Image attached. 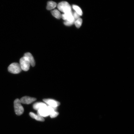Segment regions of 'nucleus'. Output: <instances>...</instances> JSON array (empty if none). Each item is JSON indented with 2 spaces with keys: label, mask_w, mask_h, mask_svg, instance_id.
<instances>
[{
  "label": "nucleus",
  "mask_w": 134,
  "mask_h": 134,
  "mask_svg": "<svg viewBox=\"0 0 134 134\" xmlns=\"http://www.w3.org/2000/svg\"><path fill=\"white\" fill-rule=\"evenodd\" d=\"M58 8L59 11L64 13L71 11V6L66 2L63 1L59 3L58 5Z\"/></svg>",
  "instance_id": "obj_1"
},
{
  "label": "nucleus",
  "mask_w": 134,
  "mask_h": 134,
  "mask_svg": "<svg viewBox=\"0 0 134 134\" xmlns=\"http://www.w3.org/2000/svg\"><path fill=\"white\" fill-rule=\"evenodd\" d=\"M14 108L15 113L16 115H20L24 113V109L21 105L20 100L16 99L14 101Z\"/></svg>",
  "instance_id": "obj_2"
},
{
  "label": "nucleus",
  "mask_w": 134,
  "mask_h": 134,
  "mask_svg": "<svg viewBox=\"0 0 134 134\" xmlns=\"http://www.w3.org/2000/svg\"><path fill=\"white\" fill-rule=\"evenodd\" d=\"M8 70L10 73L17 74L21 71V69L20 65L17 63H12L8 67Z\"/></svg>",
  "instance_id": "obj_3"
},
{
  "label": "nucleus",
  "mask_w": 134,
  "mask_h": 134,
  "mask_svg": "<svg viewBox=\"0 0 134 134\" xmlns=\"http://www.w3.org/2000/svg\"><path fill=\"white\" fill-rule=\"evenodd\" d=\"M20 63L21 70L25 71H27L29 70L31 64L29 60L26 57L24 56L21 58Z\"/></svg>",
  "instance_id": "obj_4"
},
{
  "label": "nucleus",
  "mask_w": 134,
  "mask_h": 134,
  "mask_svg": "<svg viewBox=\"0 0 134 134\" xmlns=\"http://www.w3.org/2000/svg\"><path fill=\"white\" fill-rule=\"evenodd\" d=\"M63 19L66 21H68L74 24L75 20L74 19L72 11L64 13L62 15Z\"/></svg>",
  "instance_id": "obj_5"
},
{
  "label": "nucleus",
  "mask_w": 134,
  "mask_h": 134,
  "mask_svg": "<svg viewBox=\"0 0 134 134\" xmlns=\"http://www.w3.org/2000/svg\"><path fill=\"white\" fill-rule=\"evenodd\" d=\"M43 100L45 103L49 105V106L53 108H57L60 104L59 102L54 100L50 99H43Z\"/></svg>",
  "instance_id": "obj_6"
},
{
  "label": "nucleus",
  "mask_w": 134,
  "mask_h": 134,
  "mask_svg": "<svg viewBox=\"0 0 134 134\" xmlns=\"http://www.w3.org/2000/svg\"><path fill=\"white\" fill-rule=\"evenodd\" d=\"M36 100V98L28 96H24L21 98L20 100L21 103L29 104Z\"/></svg>",
  "instance_id": "obj_7"
},
{
  "label": "nucleus",
  "mask_w": 134,
  "mask_h": 134,
  "mask_svg": "<svg viewBox=\"0 0 134 134\" xmlns=\"http://www.w3.org/2000/svg\"><path fill=\"white\" fill-rule=\"evenodd\" d=\"M24 57H26L29 60L30 64L32 66L34 67L35 66L36 63H35L34 59L31 53H25L24 55Z\"/></svg>",
  "instance_id": "obj_8"
},
{
  "label": "nucleus",
  "mask_w": 134,
  "mask_h": 134,
  "mask_svg": "<svg viewBox=\"0 0 134 134\" xmlns=\"http://www.w3.org/2000/svg\"><path fill=\"white\" fill-rule=\"evenodd\" d=\"M47 105L46 104L43 103H37L34 104L33 105V108L36 110H38L41 108L46 107Z\"/></svg>",
  "instance_id": "obj_9"
},
{
  "label": "nucleus",
  "mask_w": 134,
  "mask_h": 134,
  "mask_svg": "<svg viewBox=\"0 0 134 134\" xmlns=\"http://www.w3.org/2000/svg\"><path fill=\"white\" fill-rule=\"evenodd\" d=\"M30 115L32 118L38 120V121H44V119L43 118V117L40 116L38 115H37L34 113H32V112L30 113Z\"/></svg>",
  "instance_id": "obj_10"
},
{
  "label": "nucleus",
  "mask_w": 134,
  "mask_h": 134,
  "mask_svg": "<svg viewBox=\"0 0 134 134\" xmlns=\"http://www.w3.org/2000/svg\"><path fill=\"white\" fill-rule=\"evenodd\" d=\"M56 3L52 1L48 2L47 5V9L48 10H51L54 9L57 6Z\"/></svg>",
  "instance_id": "obj_11"
},
{
  "label": "nucleus",
  "mask_w": 134,
  "mask_h": 134,
  "mask_svg": "<svg viewBox=\"0 0 134 134\" xmlns=\"http://www.w3.org/2000/svg\"><path fill=\"white\" fill-rule=\"evenodd\" d=\"M53 15L57 19H59L62 18V15L60 12L58 10L55 9L51 11Z\"/></svg>",
  "instance_id": "obj_12"
},
{
  "label": "nucleus",
  "mask_w": 134,
  "mask_h": 134,
  "mask_svg": "<svg viewBox=\"0 0 134 134\" xmlns=\"http://www.w3.org/2000/svg\"><path fill=\"white\" fill-rule=\"evenodd\" d=\"M73 8L75 11V12L77 13L79 15L82 16L83 14L82 11L79 7L75 5H73Z\"/></svg>",
  "instance_id": "obj_13"
},
{
  "label": "nucleus",
  "mask_w": 134,
  "mask_h": 134,
  "mask_svg": "<svg viewBox=\"0 0 134 134\" xmlns=\"http://www.w3.org/2000/svg\"><path fill=\"white\" fill-rule=\"evenodd\" d=\"M82 23V20L79 18L75 21L74 24L77 28H80Z\"/></svg>",
  "instance_id": "obj_14"
},
{
  "label": "nucleus",
  "mask_w": 134,
  "mask_h": 134,
  "mask_svg": "<svg viewBox=\"0 0 134 134\" xmlns=\"http://www.w3.org/2000/svg\"><path fill=\"white\" fill-rule=\"evenodd\" d=\"M58 115L59 113L58 112L54 111L50 114L49 115L51 118H54L58 116Z\"/></svg>",
  "instance_id": "obj_15"
},
{
  "label": "nucleus",
  "mask_w": 134,
  "mask_h": 134,
  "mask_svg": "<svg viewBox=\"0 0 134 134\" xmlns=\"http://www.w3.org/2000/svg\"><path fill=\"white\" fill-rule=\"evenodd\" d=\"M73 16H74V19L76 20L77 19H78L79 18H80V16L79 15H78L77 13L75 12L74 13H73Z\"/></svg>",
  "instance_id": "obj_16"
}]
</instances>
